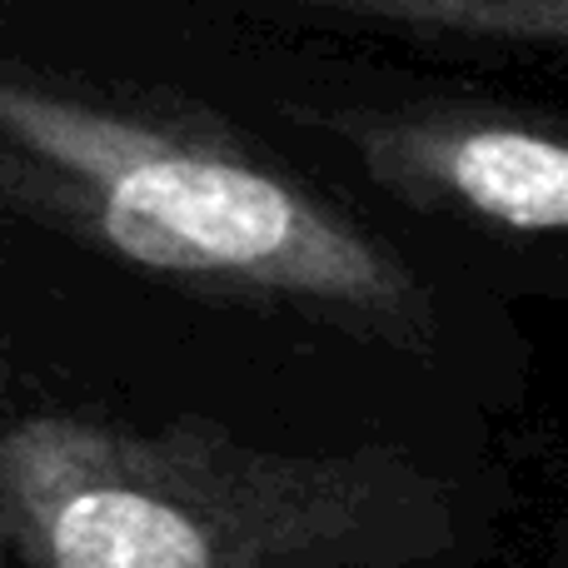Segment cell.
<instances>
[{
    "label": "cell",
    "instance_id": "1",
    "mask_svg": "<svg viewBox=\"0 0 568 568\" xmlns=\"http://www.w3.org/2000/svg\"><path fill=\"white\" fill-rule=\"evenodd\" d=\"M0 190L195 294L424 349V280L329 195L195 105L0 60Z\"/></svg>",
    "mask_w": 568,
    "mask_h": 568
},
{
    "label": "cell",
    "instance_id": "2",
    "mask_svg": "<svg viewBox=\"0 0 568 568\" xmlns=\"http://www.w3.org/2000/svg\"><path fill=\"white\" fill-rule=\"evenodd\" d=\"M434 524V484L384 444L265 449L200 419L0 424L6 568H394Z\"/></svg>",
    "mask_w": 568,
    "mask_h": 568
},
{
    "label": "cell",
    "instance_id": "3",
    "mask_svg": "<svg viewBox=\"0 0 568 568\" xmlns=\"http://www.w3.org/2000/svg\"><path fill=\"white\" fill-rule=\"evenodd\" d=\"M359 175L424 215L568 235V125L479 105L339 110L324 120Z\"/></svg>",
    "mask_w": 568,
    "mask_h": 568
},
{
    "label": "cell",
    "instance_id": "4",
    "mask_svg": "<svg viewBox=\"0 0 568 568\" xmlns=\"http://www.w3.org/2000/svg\"><path fill=\"white\" fill-rule=\"evenodd\" d=\"M270 6L384 20V26L439 30V36L568 45V0H270Z\"/></svg>",
    "mask_w": 568,
    "mask_h": 568
}]
</instances>
